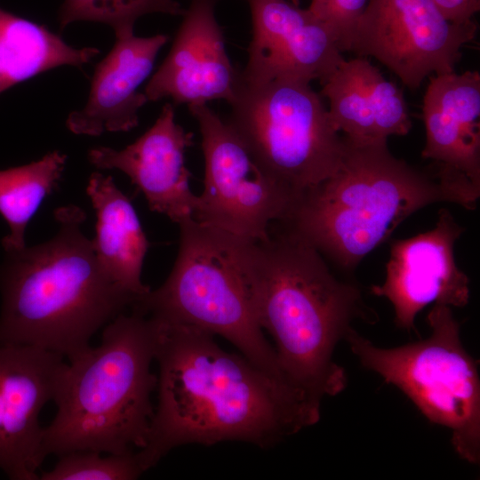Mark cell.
<instances>
[{"label": "cell", "instance_id": "cell-24", "mask_svg": "<svg viewBox=\"0 0 480 480\" xmlns=\"http://www.w3.org/2000/svg\"><path fill=\"white\" fill-rule=\"evenodd\" d=\"M368 0H311L308 8L335 34L341 51L350 49L356 24Z\"/></svg>", "mask_w": 480, "mask_h": 480}, {"label": "cell", "instance_id": "cell-14", "mask_svg": "<svg viewBox=\"0 0 480 480\" xmlns=\"http://www.w3.org/2000/svg\"><path fill=\"white\" fill-rule=\"evenodd\" d=\"M219 0H188L182 21L164 62L146 85L148 101L171 98L175 105L230 103L240 72L231 64L215 16Z\"/></svg>", "mask_w": 480, "mask_h": 480}, {"label": "cell", "instance_id": "cell-7", "mask_svg": "<svg viewBox=\"0 0 480 480\" xmlns=\"http://www.w3.org/2000/svg\"><path fill=\"white\" fill-rule=\"evenodd\" d=\"M428 338L380 348L352 328L345 338L360 364L400 389L431 423L451 431L456 453L480 462V378L452 307L435 303Z\"/></svg>", "mask_w": 480, "mask_h": 480}, {"label": "cell", "instance_id": "cell-4", "mask_svg": "<svg viewBox=\"0 0 480 480\" xmlns=\"http://www.w3.org/2000/svg\"><path fill=\"white\" fill-rule=\"evenodd\" d=\"M51 240L7 253L0 267V341L32 346L72 360L92 336L139 297L116 284L81 229L78 206L58 208Z\"/></svg>", "mask_w": 480, "mask_h": 480}, {"label": "cell", "instance_id": "cell-3", "mask_svg": "<svg viewBox=\"0 0 480 480\" xmlns=\"http://www.w3.org/2000/svg\"><path fill=\"white\" fill-rule=\"evenodd\" d=\"M257 241L249 283L260 327L276 342L286 377L313 398L340 394L345 369L333 359L356 319L376 321L361 291L336 277L322 253L288 228Z\"/></svg>", "mask_w": 480, "mask_h": 480}, {"label": "cell", "instance_id": "cell-25", "mask_svg": "<svg viewBox=\"0 0 480 480\" xmlns=\"http://www.w3.org/2000/svg\"><path fill=\"white\" fill-rule=\"evenodd\" d=\"M442 13L452 22L466 25L474 22L480 11V0H433Z\"/></svg>", "mask_w": 480, "mask_h": 480}, {"label": "cell", "instance_id": "cell-6", "mask_svg": "<svg viewBox=\"0 0 480 480\" xmlns=\"http://www.w3.org/2000/svg\"><path fill=\"white\" fill-rule=\"evenodd\" d=\"M179 226L180 248L172 272L159 288L139 297L131 310L220 335L259 368L287 378L251 302L257 241L203 225L193 217Z\"/></svg>", "mask_w": 480, "mask_h": 480}, {"label": "cell", "instance_id": "cell-5", "mask_svg": "<svg viewBox=\"0 0 480 480\" xmlns=\"http://www.w3.org/2000/svg\"><path fill=\"white\" fill-rule=\"evenodd\" d=\"M111 320L97 348L64 366L53 401L57 413L43 428L42 449L50 454L92 450L121 454L145 447L155 409L157 324L131 310Z\"/></svg>", "mask_w": 480, "mask_h": 480}, {"label": "cell", "instance_id": "cell-15", "mask_svg": "<svg viewBox=\"0 0 480 480\" xmlns=\"http://www.w3.org/2000/svg\"><path fill=\"white\" fill-rule=\"evenodd\" d=\"M193 136L175 122L173 106L167 103L156 123L133 143L121 150L96 147L88 158L99 169L124 172L151 211L179 224L193 216L196 202L185 165V150L193 145Z\"/></svg>", "mask_w": 480, "mask_h": 480}, {"label": "cell", "instance_id": "cell-9", "mask_svg": "<svg viewBox=\"0 0 480 480\" xmlns=\"http://www.w3.org/2000/svg\"><path fill=\"white\" fill-rule=\"evenodd\" d=\"M188 108L198 124L204 158V189L192 217L239 236L268 240L270 225L289 216L298 195L265 172L206 103Z\"/></svg>", "mask_w": 480, "mask_h": 480}, {"label": "cell", "instance_id": "cell-12", "mask_svg": "<svg viewBox=\"0 0 480 480\" xmlns=\"http://www.w3.org/2000/svg\"><path fill=\"white\" fill-rule=\"evenodd\" d=\"M64 357L0 341V468L13 480H37L44 455L39 414L53 400Z\"/></svg>", "mask_w": 480, "mask_h": 480}, {"label": "cell", "instance_id": "cell-23", "mask_svg": "<svg viewBox=\"0 0 480 480\" xmlns=\"http://www.w3.org/2000/svg\"><path fill=\"white\" fill-rule=\"evenodd\" d=\"M52 469L39 475L41 480H132L145 468L138 451L101 456L100 452L79 450L64 453Z\"/></svg>", "mask_w": 480, "mask_h": 480}, {"label": "cell", "instance_id": "cell-19", "mask_svg": "<svg viewBox=\"0 0 480 480\" xmlns=\"http://www.w3.org/2000/svg\"><path fill=\"white\" fill-rule=\"evenodd\" d=\"M87 194L97 216L93 250L104 272L119 287L140 297L150 291L141 281L149 244L129 198L112 177L93 172Z\"/></svg>", "mask_w": 480, "mask_h": 480}, {"label": "cell", "instance_id": "cell-18", "mask_svg": "<svg viewBox=\"0 0 480 480\" xmlns=\"http://www.w3.org/2000/svg\"><path fill=\"white\" fill-rule=\"evenodd\" d=\"M428 78L421 156L462 172L480 186V74L454 71Z\"/></svg>", "mask_w": 480, "mask_h": 480}, {"label": "cell", "instance_id": "cell-17", "mask_svg": "<svg viewBox=\"0 0 480 480\" xmlns=\"http://www.w3.org/2000/svg\"><path fill=\"white\" fill-rule=\"evenodd\" d=\"M334 128L356 143L404 136L412 126L403 91L367 57L343 60L322 84Z\"/></svg>", "mask_w": 480, "mask_h": 480}, {"label": "cell", "instance_id": "cell-11", "mask_svg": "<svg viewBox=\"0 0 480 480\" xmlns=\"http://www.w3.org/2000/svg\"><path fill=\"white\" fill-rule=\"evenodd\" d=\"M463 231L450 212L441 209L434 228L392 244L385 281L372 285L371 292L389 300L398 328L415 331L417 315L431 303L456 308L468 303L469 279L454 257Z\"/></svg>", "mask_w": 480, "mask_h": 480}, {"label": "cell", "instance_id": "cell-13", "mask_svg": "<svg viewBox=\"0 0 480 480\" xmlns=\"http://www.w3.org/2000/svg\"><path fill=\"white\" fill-rule=\"evenodd\" d=\"M252 36L241 79L295 77L322 84L344 60L331 27L309 8L286 0H247Z\"/></svg>", "mask_w": 480, "mask_h": 480}, {"label": "cell", "instance_id": "cell-22", "mask_svg": "<svg viewBox=\"0 0 480 480\" xmlns=\"http://www.w3.org/2000/svg\"><path fill=\"white\" fill-rule=\"evenodd\" d=\"M176 0H64L59 14L60 28L78 20L108 24L115 31L133 28L135 21L149 13L182 15Z\"/></svg>", "mask_w": 480, "mask_h": 480}, {"label": "cell", "instance_id": "cell-1", "mask_svg": "<svg viewBox=\"0 0 480 480\" xmlns=\"http://www.w3.org/2000/svg\"><path fill=\"white\" fill-rule=\"evenodd\" d=\"M155 320L158 403L138 451L145 470L183 444L270 448L319 421L321 402L287 378L223 350L208 332Z\"/></svg>", "mask_w": 480, "mask_h": 480}, {"label": "cell", "instance_id": "cell-10", "mask_svg": "<svg viewBox=\"0 0 480 480\" xmlns=\"http://www.w3.org/2000/svg\"><path fill=\"white\" fill-rule=\"evenodd\" d=\"M477 25L449 20L433 0H368L350 52L372 57L410 90L431 76L454 72Z\"/></svg>", "mask_w": 480, "mask_h": 480}, {"label": "cell", "instance_id": "cell-16", "mask_svg": "<svg viewBox=\"0 0 480 480\" xmlns=\"http://www.w3.org/2000/svg\"><path fill=\"white\" fill-rule=\"evenodd\" d=\"M115 33L113 48L95 67L85 106L68 116L67 127L76 134L127 132L137 126L139 110L148 101L138 89L168 36L140 37L133 28Z\"/></svg>", "mask_w": 480, "mask_h": 480}, {"label": "cell", "instance_id": "cell-21", "mask_svg": "<svg viewBox=\"0 0 480 480\" xmlns=\"http://www.w3.org/2000/svg\"><path fill=\"white\" fill-rule=\"evenodd\" d=\"M66 158V155L56 150L28 164L0 171V214L10 228V233L2 239L7 253L26 247L28 223L43 200L56 188Z\"/></svg>", "mask_w": 480, "mask_h": 480}, {"label": "cell", "instance_id": "cell-20", "mask_svg": "<svg viewBox=\"0 0 480 480\" xmlns=\"http://www.w3.org/2000/svg\"><path fill=\"white\" fill-rule=\"evenodd\" d=\"M99 52L74 48L46 27L0 8V92L60 66L81 68Z\"/></svg>", "mask_w": 480, "mask_h": 480}, {"label": "cell", "instance_id": "cell-2", "mask_svg": "<svg viewBox=\"0 0 480 480\" xmlns=\"http://www.w3.org/2000/svg\"><path fill=\"white\" fill-rule=\"evenodd\" d=\"M345 139L335 173L297 197L282 221L346 270L353 269L416 211L436 203L474 210L480 186L451 167L421 171L393 156L387 140Z\"/></svg>", "mask_w": 480, "mask_h": 480}, {"label": "cell", "instance_id": "cell-8", "mask_svg": "<svg viewBox=\"0 0 480 480\" xmlns=\"http://www.w3.org/2000/svg\"><path fill=\"white\" fill-rule=\"evenodd\" d=\"M228 125L256 163L299 195L332 176L346 149L323 97L303 79L239 78Z\"/></svg>", "mask_w": 480, "mask_h": 480}]
</instances>
